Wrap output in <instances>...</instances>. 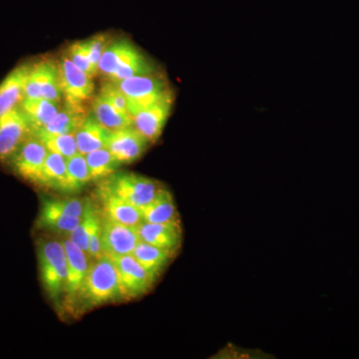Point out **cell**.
<instances>
[{"label":"cell","instance_id":"cell-25","mask_svg":"<svg viewBox=\"0 0 359 359\" xmlns=\"http://www.w3.org/2000/svg\"><path fill=\"white\" fill-rule=\"evenodd\" d=\"M157 72L155 66L138 48L126 58L119 67L113 73L109 78L110 81H118V80L127 79L134 76L151 74Z\"/></svg>","mask_w":359,"mask_h":359},{"label":"cell","instance_id":"cell-31","mask_svg":"<svg viewBox=\"0 0 359 359\" xmlns=\"http://www.w3.org/2000/svg\"><path fill=\"white\" fill-rule=\"evenodd\" d=\"M87 201L76 199V198H66V199H55L44 201L43 207L65 216L73 218H81L86 208Z\"/></svg>","mask_w":359,"mask_h":359},{"label":"cell","instance_id":"cell-19","mask_svg":"<svg viewBox=\"0 0 359 359\" xmlns=\"http://www.w3.org/2000/svg\"><path fill=\"white\" fill-rule=\"evenodd\" d=\"M143 222L153 224L180 223V216L172 193L165 188L150 204L140 209Z\"/></svg>","mask_w":359,"mask_h":359},{"label":"cell","instance_id":"cell-35","mask_svg":"<svg viewBox=\"0 0 359 359\" xmlns=\"http://www.w3.org/2000/svg\"><path fill=\"white\" fill-rule=\"evenodd\" d=\"M101 233H102V221H101V212H98L90 233L88 250L90 259H97L103 256L102 248H101Z\"/></svg>","mask_w":359,"mask_h":359},{"label":"cell","instance_id":"cell-28","mask_svg":"<svg viewBox=\"0 0 359 359\" xmlns=\"http://www.w3.org/2000/svg\"><path fill=\"white\" fill-rule=\"evenodd\" d=\"M98 212V209L87 200L86 208H85L81 221L78 224L76 228L68 235V238L87 255H88L89 250L90 233H91L92 226H93Z\"/></svg>","mask_w":359,"mask_h":359},{"label":"cell","instance_id":"cell-10","mask_svg":"<svg viewBox=\"0 0 359 359\" xmlns=\"http://www.w3.org/2000/svg\"><path fill=\"white\" fill-rule=\"evenodd\" d=\"M62 242L67 256V278L63 302L66 308L74 309H76L78 294L88 273L91 261L88 255L85 254L69 238H65Z\"/></svg>","mask_w":359,"mask_h":359},{"label":"cell","instance_id":"cell-24","mask_svg":"<svg viewBox=\"0 0 359 359\" xmlns=\"http://www.w3.org/2000/svg\"><path fill=\"white\" fill-rule=\"evenodd\" d=\"M88 164L90 176L93 182L108 178L117 172L120 163L107 147L98 149L84 155Z\"/></svg>","mask_w":359,"mask_h":359},{"label":"cell","instance_id":"cell-33","mask_svg":"<svg viewBox=\"0 0 359 359\" xmlns=\"http://www.w3.org/2000/svg\"><path fill=\"white\" fill-rule=\"evenodd\" d=\"M84 41L87 52H88L90 61H91L92 65L98 70L101 56H102L104 51L107 49V47L112 43L110 36L102 33V34L94 35L91 39L84 40Z\"/></svg>","mask_w":359,"mask_h":359},{"label":"cell","instance_id":"cell-15","mask_svg":"<svg viewBox=\"0 0 359 359\" xmlns=\"http://www.w3.org/2000/svg\"><path fill=\"white\" fill-rule=\"evenodd\" d=\"M97 196L102 205L101 215L104 218L130 226H137L143 222L140 209L136 205L130 204L100 187L97 189Z\"/></svg>","mask_w":359,"mask_h":359},{"label":"cell","instance_id":"cell-16","mask_svg":"<svg viewBox=\"0 0 359 359\" xmlns=\"http://www.w3.org/2000/svg\"><path fill=\"white\" fill-rule=\"evenodd\" d=\"M32 65L14 68L0 83V117L18 107L25 99V86Z\"/></svg>","mask_w":359,"mask_h":359},{"label":"cell","instance_id":"cell-5","mask_svg":"<svg viewBox=\"0 0 359 359\" xmlns=\"http://www.w3.org/2000/svg\"><path fill=\"white\" fill-rule=\"evenodd\" d=\"M63 96L59 65L51 59H44L32 65L25 86V99L44 98L60 102Z\"/></svg>","mask_w":359,"mask_h":359},{"label":"cell","instance_id":"cell-21","mask_svg":"<svg viewBox=\"0 0 359 359\" xmlns=\"http://www.w3.org/2000/svg\"><path fill=\"white\" fill-rule=\"evenodd\" d=\"M131 255L148 273L157 278L175 257V255L168 250L159 249L142 241L136 245Z\"/></svg>","mask_w":359,"mask_h":359},{"label":"cell","instance_id":"cell-26","mask_svg":"<svg viewBox=\"0 0 359 359\" xmlns=\"http://www.w3.org/2000/svg\"><path fill=\"white\" fill-rule=\"evenodd\" d=\"M134 47L135 45L127 39L112 42L101 56L98 65V72L109 79L118 66L121 65L123 59L128 55Z\"/></svg>","mask_w":359,"mask_h":359},{"label":"cell","instance_id":"cell-14","mask_svg":"<svg viewBox=\"0 0 359 359\" xmlns=\"http://www.w3.org/2000/svg\"><path fill=\"white\" fill-rule=\"evenodd\" d=\"M136 230L142 242L168 250L173 255H176L183 242L181 222L168 224L142 222L136 226Z\"/></svg>","mask_w":359,"mask_h":359},{"label":"cell","instance_id":"cell-22","mask_svg":"<svg viewBox=\"0 0 359 359\" xmlns=\"http://www.w3.org/2000/svg\"><path fill=\"white\" fill-rule=\"evenodd\" d=\"M40 187L70 193L67 164L63 156L48 152L44 163Z\"/></svg>","mask_w":359,"mask_h":359},{"label":"cell","instance_id":"cell-12","mask_svg":"<svg viewBox=\"0 0 359 359\" xmlns=\"http://www.w3.org/2000/svg\"><path fill=\"white\" fill-rule=\"evenodd\" d=\"M58 65L61 87L65 99L74 102H82L93 96V77L78 68L70 60L67 54H62Z\"/></svg>","mask_w":359,"mask_h":359},{"label":"cell","instance_id":"cell-1","mask_svg":"<svg viewBox=\"0 0 359 359\" xmlns=\"http://www.w3.org/2000/svg\"><path fill=\"white\" fill-rule=\"evenodd\" d=\"M122 299L117 269L112 257L103 255L91 259L88 273L78 294L76 309H92Z\"/></svg>","mask_w":359,"mask_h":359},{"label":"cell","instance_id":"cell-18","mask_svg":"<svg viewBox=\"0 0 359 359\" xmlns=\"http://www.w3.org/2000/svg\"><path fill=\"white\" fill-rule=\"evenodd\" d=\"M111 132L103 127L93 115H86L75 132L78 152L82 155L98 150L107 146Z\"/></svg>","mask_w":359,"mask_h":359},{"label":"cell","instance_id":"cell-7","mask_svg":"<svg viewBox=\"0 0 359 359\" xmlns=\"http://www.w3.org/2000/svg\"><path fill=\"white\" fill-rule=\"evenodd\" d=\"M32 134V125L20 105L0 117V162L9 163Z\"/></svg>","mask_w":359,"mask_h":359},{"label":"cell","instance_id":"cell-27","mask_svg":"<svg viewBox=\"0 0 359 359\" xmlns=\"http://www.w3.org/2000/svg\"><path fill=\"white\" fill-rule=\"evenodd\" d=\"M81 218L65 216V215L51 211L42 205L39 219H37V226H39V229H45V230L54 231L60 235L68 236L76 228L78 224L81 221Z\"/></svg>","mask_w":359,"mask_h":359},{"label":"cell","instance_id":"cell-23","mask_svg":"<svg viewBox=\"0 0 359 359\" xmlns=\"http://www.w3.org/2000/svg\"><path fill=\"white\" fill-rule=\"evenodd\" d=\"M20 107L32 125V131L46 126L60 110L58 102H53L44 98L23 99Z\"/></svg>","mask_w":359,"mask_h":359},{"label":"cell","instance_id":"cell-11","mask_svg":"<svg viewBox=\"0 0 359 359\" xmlns=\"http://www.w3.org/2000/svg\"><path fill=\"white\" fill-rule=\"evenodd\" d=\"M101 233V248L103 255L108 256H125L131 255L140 242L136 226H126L104 218Z\"/></svg>","mask_w":359,"mask_h":359},{"label":"cell","instance_id":"cell-30","mask_svg":"<svg viewBox=\"0 0 359 359\" xmlns=\"http://www.w3.org/2000/svg\"><path fill=\"white\" fill-rule=\"evenodd\" d=\"M66 164L69 177L70 193L78 192L92 181L88 164L84 155L78 153L73 157L66 159Z\"/></svg>","mask_w":359,"mask_h":359},{"label":"cell","instance_id":"cell-3","mask_svg":"<svg viewBox=\"0 0 359 359\" xmlns=\"http://www.w3.org/2000/svg\"><path fill=\"white\" fill-rule=\"evenodd\" d=\"M98 187L139 209L150 204L166 188L157 180L127 172H116L101 180Z\"/></svg>","mask_w":359,"mask_h":359},{"label":"cell","instance_id":"cell-17","mask_svg":"<svg viewBox=\"0 0 359 359\" xmlns=\"http://www.w3.org/2000/svg\"><path fill=\"white\" fill-rule=\"evenodd\" d=\"M86 115L82 102L65 99V106L60 107L55 118L46 126L32 131V134H75Z\"/></svg>","mask_w":359,"mask_h":359},{"label":"cell","instance_id":"cell-6","mask_svg":"<svg viewBox=\"0 0 359 359\" xmlns=\"http://www.w3.org/2000/svg\"><path fill=\"white\" fill-rule=\"evenodd\" d=\"M114 261L119 278L122 299H136L145 294L157 278L148 273L132 255L111 257Z\"/></svg>","mask_w":359,"mask_h":359},{"label":"cell","instance_id":"cell-13","mask_svg":"<svg viewBox=\"0 0 359 359\" xmlns=\"http://www.w3.org/2000/svg\"><path fill=\"white\" fill-rule=\"evenodd\" d=\"M149 144L147 139L131 126L111 132L106 147L122 165L140 159L147 150Z\"/></svg>","mask_w":359,"mask_h":359},{"label":"cell","instance_id":"cell-34","mask_svg":"<svg viewBox=\"0 0 359 359\" xmlns=\"http://www.w3.org/2000/svg\"><path fill=\"white\" fill-rule=\"evenodd\" d=\"M100 94L108 102L112 104L116 109L121 111L125 114L130 115L128 100H127L126 96L112 81L109 80L103 85L100 90Z\"/></svg>","mask_w":359,"mask_h":359},{"label":"cell","instance_id":"cell-2","mask_svg":"<svg viewBox=\"0 0 359 359\" xmlns=\"http://www.w3.org/2000/svg\"><path fill=\"white\" fill-rule=\"evenodd\" d=\"M40 278L46 294L54 304L65 297L67 278V256L62 241H42L39 245Z\"/></svg>","mask_w":359,"mask_h":359},{"label":"cell","instance_id":"cell-29","mask_svg":"<svg viewBox=\"0 0 359 359\" xmlns=\"http://www.w3.org/2000/svg\"><path fill=\"white\" fill-rule=\"evenodd\" d=\"M44 144L48 152L63 156L65 159L78 154L74 134H33Z\"/></svg>","mask_w":359,"mask_h":359},{"label":"cell","instance_id":"cell-9","mask_svg":"<svg viewBox=\"0 0 359 359\" xmlns=\"http://www.w3.org/2000/svg\"><path fill=\"white\" fill-rule=\"evenodd\" d=\"M173 103V92L170 90L154 103L131 116L134 128L140 132L149 143H155L159 140L168 118L171 114Z\"/></svg>","mask_w":359,"mask_h":359},{"label":"cell","instance_id":"cell-8","mask_svg":"<svg viewBox=\"0 0 359 359\" xmlns=\"http://www.w3.org/2000/svg\"><path fill=\"white\" fill-rule=\"evenodd\" d=\"M47 154L48 150L44 144L32 134L23 142L9 163L20 178L40 186Z\"/></svg>","mask_w":359,"mask_h":359},{"label":"cell","instance_id":"cell-20","mask_svg":"<svg viewBox=\"0 0 359 359\" xmlns=\"http://www.w3.org/2000/svg\"><path fill=\"white\" fill-rule=\"evenodd\" d=\"M92 114L97 121L110 132L119 131L133 126L131 116L116 109L100 93L92 102Z\"/></svg>","mask_w":359,"mask_h":359},{"label":"cell","instance_id":"cell-4","mask_svg":"<svg viewBox=\"0 0 359 359\" xmlns=\"http://www.w3.org/2000/svg\"><path fill=\"white\" fill-rule=\"evenodd\" d=\"M112 82L126 96L131 116L154 103L171 90L165 77L158 72Z\"/></svg>","mask_w":359,"mask_h":359},{"label":"cell","instance_id":"cell-32","mask_svg":"<svg viewBox=\"0 0 359 359\" xmlns=\"http://www.w3.org/2000/svg\"><path fill=\"white\" fill-rule=\"evenodd\" d=\"M65 53L78 68L86 72L90 76L93 77L98 73V70L92 65L91 61H90L85 41H76L70 44L69 48Z\"/></svg>","mask_w":359,"mask_h":359}]
</instances>
